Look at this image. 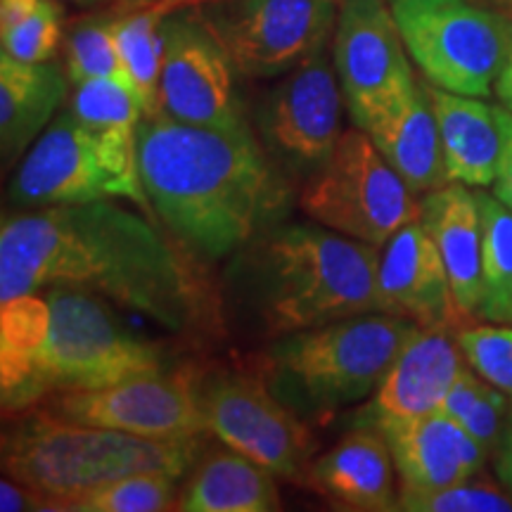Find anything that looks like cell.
<instances>
[{
  "label": "cell",
  "instance_id": "cell-1",
  "mask_svg": "<svg viewBox=\"0 0 512 512\" xmlns=\"http://www.w3.org/2000/svg\"><path fill=\"white\" fill-rule=\"evenodd\" d=\"M183 252L188 249L159 233L157 221L112 200L5 214L0 302L69 287L181 335L200 328L209 304L204 283Z\"/></svg>",
  "mask_w": 512,
  "mask_h": 512
},
{
  "label": "cell",
  "instance_id": "cell-2",
  "mask_svg": "<svg viewBox=\"0 0 512 512\" xmlns=\"http://www.w3.org/2000/svg\"><path fill=\"white\" fill-rule=\"evenodd\" d=\"M138 164L147 200L188 254L219 261L280 226L290 183L256 133H228L166 117H143Z\"/></svg>",
  "mask_w": 512,
  "mask_h": 512
},
{
  "label": "cell",
  "instance_id": "cell-3",
  "mask_svg": "<svg viewBox=\"0 0 512 512\" xmlns=\"http://www.w3.org/2000/svg\"><path fill=\"white\" fill-rule=\"evenodd\" d=\"M245 256L256 313L271 335L382 311L380 249L320 226L287 223L252 242Z\"/></svg>",
  "mask_w": 512,
  "mask_h": 512
},
{
  "label": "cell",
  "instance_id": "cell-4",
  "mask_svg": "<svg viewBox=\"0 0 512 512\" xmlns=\"http://www.w3.org/2000/svg\"><path fill=\"white\" fill-rule=\"evenodd\" d=\"M197 446L200 437L147 439L29 408L5 427L3 470L46 498L48 510H64L83 491L119 477L138 472L185 477L197 463Z\"/></svg>",
  "mask_w": 512,
  "mask_h": 512
},
{
  "label": "cell",
  "instance_id": "cell-5",
  "mask_svg": "<svg viewBox=\"0 0 512 512\" xmlns=\"http://www.w3.org/2000/svg\"><path fill=\"white\" fill-rule=\"evenodd\" d=\"M415 328L413 320L375 311L292 332L268 349V380L287 406L332 413L377 392Z\"/></svg>",
  "mask_w": 512,
  "mask_h": 512
},
{
  "label": "cell",
  "instance_id": "cell-6",
  "mask_svg": "<svg viewBox=\"0 0 512 512\" xmlns=\"http://www.w3.org/2000/svg\"><path fill=\"white\" fill-rule=\"evenodd\" d=\"M50 328L17 413L64 392L102 389L136 375L159 373L155 344L131 335L100 297L69 287H48Z\"/></svg>",
  "mask_w": 512,
  "mask_h": 512
},
{
  "label": "cell",
  "instance_id": "cell-7",
  "mask_svg": "<svg viewBox=\"0 0 512 512\" xmlns=\"http://www.w3.org/2000/svg\"><path fill=\"white\" fill-rule=\"evenodd\" d=\"M408 55L432 86L489 98L512 41V17L472 0H392Z\"/></svg>",
  "mask_w": 512,
  "mask_h": 512
},
{
  "label": "cell",
  "instance_id": "cell-8",
  "mask_svg": "<svg viewBox=\"0 0 512 512\" xmlns=\"http://www.w3.org/2000/svg\"><path fill=\"white\" fill-rule=\"evenodd\" d=\"M299 209L313 223L377 249L420 219L415 192L361 128L344 131L328 162L302 183Z\"/></svg>",
  "mask_w": 512,
  "mask_h": 512
},
{
  "label": "cell",
  "instance_id": "cell-9",
  "mask_svg": "<svg viewBox=\"0 0 512 512\" xmlns=\"http://www.w3.org/2000/svg\"><path fill=\"white\" fill-rule=\"evenodd\" d=\"M124 197L136 202L145 216H155L143 183L128 178L114 164L105 145L74 117L57 114L19 162L8 188L12 209H46ZM157 221V219H152Z\"/></svg>",
  "mask_w": 512,
  "mask_h": 512
},
{
  "label": "cell",
  "instance_id": "cell-10",
  "mask_svg": "<svg viewBox=\"0 0 512 512\" xmlns=\"http://www.w3.org/2000/svg\"><path fill=\"white\" fill-rule=\"evenodd\" d=\"M344 95L328 48L283 74L256 110V133L287 181L304 183L342 138Z\"/></svg>",
  "mask_w": 512,
  "mask_h": 512
},
{
  "label": "cell",
  "instance_id": "cell-11",
  "mask_svg": "<svg viewBox=\"0 0 512 512\" xmlns=\"http://www.w3.org/2000/svg\"><path fill=\"white\" fill-rule=\"evenodd\" d=\"M200 12L242 76L275 79L328 48L339 0H214Z\"/></svg>",
  "mask_w": 512,
  "mask_h": 512
},
{
  "label": "cell",
  "instance_id": "cell-12",
  "mask_svg": "<svg viewBox=\"0 0 512 512\" xmlns=\"http://www.w3.org/2000/svg\"><path fill=\"white\" fill-rule=\"evenodd\" d=\"M162 31L159 100L166 117L214 131H249L252 126L235 83L240 72L200 8L171 10Z\"/></svg>",
  "mask_w": 512,
  "mask_h": 512
},
{
  "label": "cell",
  "instance_id": "cell-13",
  "mask_svg": "<svg viewBox=\"0 0 512 512\" xmlns=\"http://www.w3.org/2000/svg\"><path fill=\"white\" fill-rule=\"evenodd\" d=\"M207 427L223 444L264 465L275 477L304 482L313 463L309 425L256 375H235L202 389Z\"/></svg>",
  "mask_w": 512,
  "mask_h": 512
},
{
  "label": "cell",
  "instance_id": "cell-14",
  "mask_svg": "<svg viewBox=\"0 0 512 512\" xmlns=\"http://www.w3.org/2000/svg\"><path fill=\"white\" fill-rule=\"evenodd\" d=\"M332 62L356 128L418 83L392 5L384 0H339Z\"/></svg>",
  "mask_w": 512,
  "mask_h": 512
},
{
  "label": "cell",
  "instance_id": "cell-15",
  "mask_svg": "<svg viewBox=\"0 0 512 512\" xmlns=\"http://www.w3.org/2000/svg\"><path fill=\"white\" fill-rule=\"evenodd\" d=\"M48 411L83 425L147 439H188L209 432L202 389L185 373H147L88 392L55 394Z\"/></svg>",
  "mask_w": 512,
  "mask_h": 512
},
{
  "label": "cell",
  "instance_id": "cell-16",
  "mask_svg": "<svg viewBox=\"0 0 512 512\" xmlns=\"http://www.w3.org/2000/svg\"><path fill=\"white\" fill-rule=\"evenodd\" d=\"M467 368L456 332L448 328H415L399 356L361 413V422L418 420L439 413L448 392Z\"/></svg>",
  "mask_w": 512,
  "mask_h": 512
},
{
  "label": "cell",
  "instance_id": "cell-17",
  "mask_svg": "<svg viewBox=\"0 0 512 512\" xmlns=\"http://www.w3.org/2000/svg\"><path fill=\"white\" fill-rule=\"evenodd\" d=\"M382 311L413 320L420 328L458 330L463 313L432 235L420 221L403 226L380 249Z\"/></svg>",
  "mask_w": 512,
  "mask_h": 512
},
{
  "label": "cell",
  "instance_id": "cell-18",
  "mask_svg": "<svg viewBox=\"0 0 512 512\" xmlns=\"http://www.w3.org/2000/svg\"><path fill=\"white\" fill-rule=\"evenodd\" d=\"M392 451L401 486L439 489L477 477L489 453L446 413H432L418 420L380 422Z\"/></svg>",
  "mask_w": 512,
  "mask_h": 512
},
{
  "label": "cell",
  "instance_id": "cell-19",
  "mask_svg": "<svg viewBox=\"0 0 512 512\" xmlns=\"http://www.w3.org/2000/svg\"><path fill=\"white\" fill-rule=\"evenodd\" d=\"M394 458L384 434L373 425L349 430L330 451L318 456L304 482L328 501L358 512L396 510Z\"/></svg>",
  "mask_w": 512,
  "mask_h": 512
},
{
  "label": "cell",
  "instance_id": "cell-20",
  "mask_svg": "<svg viewBox=\"0 0 512 512\" xmlns=\"http://www.w3.org/2000/svg\"><path fill=\"white\" fill-rule=\"evenodd\" d=\"M361 131L368 133L377 152L415 195H427L451 183L437 114L432 110L425 81H418L392 105L377 112Z\"/></svg>",
  "mask_w": 512,
  "mask_h": 512
},
{
  "label": "cell",
  "instance_id": "cell-21",
  "mask_svg": "<svg viewBox=\"0 0 512 512\" xmlns=\"http://www.w3.org/2000/svg\"><path fill=\"white\" fill-rule=\"evenodd\" d=\"M418 221L444 259L463 318H477L482 306V216L475 190L448 183L427 192L420 200Z\"/></svg>",
  "mask_w": 512,
  "mask_h": 512
},
{
  "label": "cell",
  "instance_id": "cell-22",
  "mask_svg": "<svg viewBox=\"0 0 512 512\" xmlns=\"http://www.w3.org/2000/svg\"><path fill=\"white\" fill-rule=\"evenodd\" d=\"M67 69L50 62H22L0 53V155L10 169L27 155L69 93Z\"/></svg>",
  "mask_w": 512,
  "mask_h": 512
},
{
  "label": "cell",
  "instance_id": "cell-23",
  "mask_svg": "<svg viewBox=\"0 0 512 512\" xmlns=\"http://www.w3.org/2000/svg\"><path fill=\"white\" fill-rule=\"evenodd\" d=\"M425 86L437 114L441 150L451 183L467 188L494 185L503 145L496 107L484 102V98L444 91L427 81Z\"/></svg>",
  "mask_w": 512,
  "mask_h": 512
},
{
  "label": "cell",
  "instance_id": "cell-24",
  "mask_svg": "<svg viewBox=\"0 0 512 512\" xmlns=\"http://www.w3.org/2000/svg\"><path fill=\"white\" fill-rule=\"evenodd\" d=\"M278 508L273 472L230 446L211 451L192 465L176 505L183 512H273Z\"/></svg>",
  "mask_w": 512,
  "mask_h": 512
},
{
  "label": "cell",
  "instance_id": "cell-25",
  "mask_svg": "<svg viewBox=\"0 0 512 512\" xmlns=\"http://www.w3.org/2000/svg\"><path fill=\"white\" fill-rule=\"evenodd\" d=\"M69 110L105 145L114 164L133 181L143 183L138 164V128L143 107L126 81L93 79L74 86Z\"/></svg>",
  "mask_w": 512,
  "mask_h": 512
},
{
  "label": "cell",
  "instance_id": "cell-26",
  "mask_svg": "<svg viewBox=\"0 0 512 512\" xmlns=\"http://www.w3.org/2000/svg\"><path fill=\"white\" fill-rule=\"evenodd\" d=\"M50 328L46 294H19L0 302V396L5 413H17L19 399L34 375Z\"/></svg>",
  "mask_w": 512,
  "mask_h": 512
},
{
  "label": "cell",
  "instance_id": "cell-27",
  "mask_svg": "<svg viewBox=\"0 0 512 512\" xmlns=\"http://www.w3.org/2000/svg\"><path fill=\"white\" fill-rule=\"evenodd\" d=\"M169 10L162 5H138V10L117 15L114 38L126 83L143 107L145 117L162 112L159 100V81H162L164 57V17Z\"/></svg>",
  "mask_w": 512,
  "mask_h": 512
},
{
  "label": "cell",
  "instance_id": "cell-28",
  "mask_svg": "<svg viewBox=\"0 0 512 512\" xmlns=\"http://www.w3.org/2000/svg\"><path fill=\"white\" fill-rule=\"evenodd\" d=\"M482 216V306L479 316L489 323L512 325V209L475 188Z\"/></svg>",
  "mask_w": 512,
  "mask_h": 512
},
{
  "label": "cell",
  "instance_id": "cell-29",
  "mask_svg": "<svg viewBox=\"0 0 512 512\" xmlns=\"http://www.w3.org/2000/svg\"><path fill=\"white\" fill-rule=\"evenodd\" d=\"M178 479L166 472H138L83 491L69 512H162L178 505Z\"/></svg>",
  "mask_w": 512,
  "mask_h": 512
},
{
  "label": "cell",
  "instance_id": "cell-30",
  "mask_svg": "<svg viewBox=\"0 0 512 512\" xmlns=\"http://www.w3.org/2000/svg\"><path fill=\"white\" fill-rule=\"evenodd\" d=\"M117 15H93L79 19L64 38V69L72 86L93 79L126 81L121 67L117 38Z\"/></svg>",
  "mask_w": 512,
  "mask_h": 512
},
{
  "label": "cell",
  "instance_id": "cell-31",
  "mask_svg": "<svg viewBox=\"0 0 512 512\" xmlns=\"http://www.w3.org/2000/svg\"><path fill=\"white\" fill-rule=\"evenodd\" d=\"M479 477V475H477ZM465 482L439 489H411L401 486L396 510L406 512H512V496L489 482Z\"/></svg>",
  "mask_w": 512,
  "mask_h": 512
},
{
  "label": "cell",
  "instance_id": "cell-32",
  "mask_svg": "<svg viewBox=\"0 0 512 512\" xmlns=\"http://www.w3.org/2000/svg\"><path fill=\"white\" fill-rule=\"evenodd\" d=\"M456 337L467 366L512 399V325H460Z\"/></svg>",
  "mask_w": 512,
  "mask_h": 512
},
{
  "label": "cell",
  "instance_id": "cell-33",
  "mask_svg": "<svg viewBox=\"0 0 512 512\" xmlns=\"http://www.w3.org/2000/svg\"><path fill=\"white\" fill-rule=\"evenodd\" d=\"M64 36V10L60 0H41V5L15 27L0 31L3 55L22 62H50Z\"/></svg>",
  "mask_w": 512,
  "mask_h": 512
},
{
  "label": "cell",
  "instance_id": "cell-34",
  "mask_svg": "<svg viewBox=\"0 0 512 512\" xmlns=\"http://www.w3.org/2000/svg\"><path fill=\"white\" fill-rule=\"evenodd\" d=\"M512 399L494 384L482 382L475 399L465 408L463 415L456 420L467 434L479 441L489 456H496V448L501 444L505 422H508Z\"/></svg>",
  "mask_w": 512,
  "mask_h": 512
},
{
  "label": "cell",
  "instance_id": "cell-35",
  "mask_svg": "<svg viewBox=\"0 0 512 512\" xmlns=\"http://www.w3.org/2000/svg\"><path fill=\"white\" fill-rule=\"evenodd\" d=\"M498 124H501V159H498V176L494 181V195L505 207L512 209V112L496 107Z\"/></svg>",
  "mask_w": 512,
  "mask_h": 512
},
{
  "label": "cell",
  "instance_id": "cell-36",
  "mask_svg": "<svg viewBox=\"0 0 512 512\" xmlns=\"http://www.w3.org/2000/svg\"><path fill=\"white\" fill-rule=\"evenodd\" d=\"M0 510L3 512H27V510H48L46 498L38 496L34 489L19 484L17 479L5 477L0 482Z\"/></svg>",
  "mask_w": 512,
  "mask_h": 512
},
{
  "label": "cell",
  "instance_id": "cell-37",
  "mask_svg": "<svg viewBox=\"0 0 512 512\" xmlns=\"http://www.w3.org/2000/svg\"><path fill=\"white\" fill-rule=\"evenodd\" d=\"M496 475L503 489L512 496V408L505 422V430L501 437V444L496 448Z\"/></svg>",
  "mask_w": 512,
  "mask_h": 512
},
{
  "label": "cell",
  "instance_id": "cell-38",
  "mask_svg": "<svg viewBox=\"0 0 512 512\" xmlns=\"http://www.w3.org/2000/svg\"><path fill=\"white\" fill-rule=\"evenodd\" d=\"M38 5H41V0H0V31L27 19Z\"/></svg>",
  "mask_w": 512,
  "mask_h": 512
},
{
  "label": "cell",
  "instance_id": "cell-39",
  "mask_svg": "<svg viewBox=\"0 0 512 512\" xmlns=\"http://www.w3.org/2000/svg\"><path fill=\"white\" fill-rule=\"evenodd\" d=\"M494 93L498 95V100H501L505 110L512 112V41H510V50H508V57H505L501 74H498Z\"/></svg>",
  "mask_w": 512,
  "mask_h": 512
},
{
  "label": "cell",
  "instance_id": "cell-40",
  "mask_svg": "<svg viewBox=\"0 0 512 512\" xmlns=\"http://www.w3.org/2000/svg\"><path fill=\"white\" fill-rule=\"evenodd\" d=\"M128 5H162L164 10H181V8H200V5L214 3V0H126Z\"/></svg>",
  "mask_w": 512,
  "mask_h": 512
},
{
  "label": "cell",
  "instance_id": "cell-41",
  "mask_svg": "<svg viewBox=\"0 0 512 512\" xmlns=\"http://www.w3.org/2000/svg\"><path fill=\"white\" fill-rule=\"evenodd\" d=\"M67 3H76V5H98V3H107V0H67Z\"/></svg>",
  "mask_w": 512,
  "mask_h": 512
},
{
  "label": "cell",
  "instance_id": "cell-42",
  "mask_svg": "<svg viewBox=\"0 0 512 512\" xmlns=\"http://www.w3.org/2000/svg\"><path fill=\"white\" fill-rule=\"evenodd\" d=\"M503 3H505V5H508V8H512V0H503Z\"/></svg>",
  "mask_w": 512,
  "mask_h": 512
}]
</instances>
